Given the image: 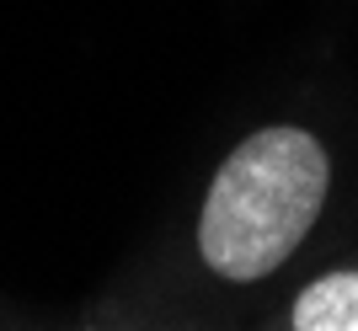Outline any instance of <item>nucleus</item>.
Instances as JSON below:
<instances>
[{
	"instance_id": "f257e3e1",
	"label": "nucleus",
	"mask_w": 358,
	"mask_h": 331,
	"mask_svg": "<svg viewBox=\"0 0 358 331\" xmlns=\"http://www.w3.org/2000/svg\"><path fill=\"white\" fill-rule=\"evenodd\" d=\"M348 198V139L284 107L246 123L198 182L166 256V316L246 331L268 294L327 246Z\"/></svg>"
},
{
	"instance_id": "f03ea898",
	"label": "nucleus",
	"mask_w": 358,
	"mask_h": 331,
	"mask_svg": "<svg viewBox=\"0 0 358 331\" xmlns=\"http://www.w3.org/2000/svg\"><path fill=\"white\" fill-rule=\"evenodd\" d=\"M246 331H358V246H321L299 262Z\"/></svg>"
},
{
	"instance_id": "7ed1b4c3",
	"label": "nucleus",
	"mask_w": 358,
	"mask_h": 331,
	"mask_svg": "<svg viewBox=\"0 0 358 331\" xmlns=\"http://www.w3.org/2000/svg\"><path fill=\"white\" fill-rule=\"evenodd\" d=\"M54 331H166V316H129V310H91Z\"/></svg>"
},
{
	"instance_id": "20e7f679",
	"label": "nucleus",
	"mask_w": 358,
	"mask_h": 331,
	"mask_svg": "<svg viewBox=\"0 0 358 331\" xmlns=\"http://www.w3.org/2000/svg\"><path fill=\"white\" fill-rule=\"evenodd\" d=\"M166 331H230V326H203V321H177V316H166Z\"/></svg>"
},
{
	"instance_id": "39448f33",
	"label": "nucleus",
	"mask_w": 358,
	"mask_h": 331,
	"mask_svg": "<svg viewBox=\"0 0 358 331\" xmlns=\"http://www.w3.org/2000/svg\"><path fill=\"white\" fill-rule=\"evenodd\" d=\"M0 331H16V326H6V321H0Z\"/></svg>"
}]
</instances>
